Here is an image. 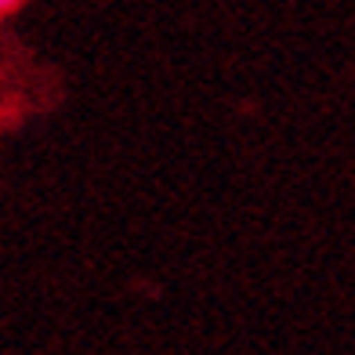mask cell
<instances>
[{
    "label": "cell",
    "mask_w": 355,
    "mask_h": 355,
    "mask_svg": "<svg viewBox=\"0 0 355 355\" xmlns=\"http://www.w3.org/2000/svg\"><path fill=\"white\" fill-rule=\"evenodd\" d=\"M26 4V0H0V19H8V15H15Z\"/></svg>",
    "instance_id": "1"
}]
</instances>
